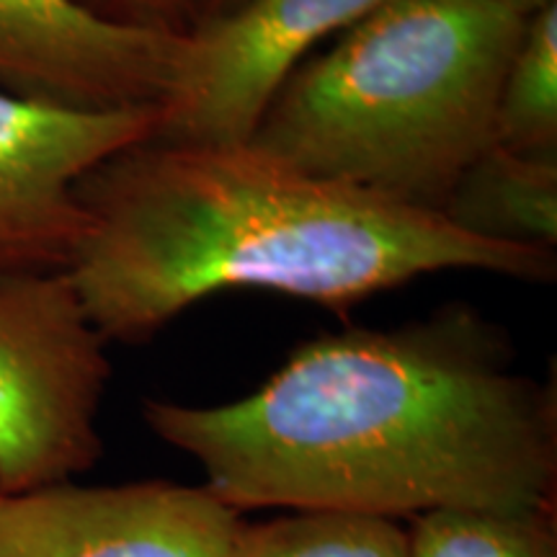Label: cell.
Returning a JSON list of instances; mask_svg holds the SVG:
<instances>
[{
    "instance_id": "4fadbf2b",
    "label": "cell",
    "mask_w": 557,
    "mask_h": 557,
    "mask_svg": "<svg viewBox=\"0 0 557 557\" xmlns=\"http://www.w3.org/2000/svg\"><path fill=\"white\" fill-rule=\"evenodd\" d=\"M96 16L139 29L186 34L197 16L199 0H81Z\"/></svg>"
},
{
    "instance_id": "9a60e30c",
    "label": "cell",
    "mask_w": 557,
    "mask_h": 557,
    "mask_svg": "<svg viewBox=\"0 0 557 557\" xmlns=\"http://www.w3.org/2000/svg\"><path fill=\"white\" fill-rule=\"evenodd\" d=\"M235 3H240V0H199L197 5V16H194V24L201 18H209V16H218V13L233 9ZM191 24V26H194Z\"/></svg>"
},
{
    "instance_id": "7a4b0ae2",
    "label": "cell",
    "mask_w": 557,
    "mask_h": 557,
    "mask_svg": "<svg viewBox=\"0 0 557 557\" xmlns=\"http://www.w3.org/2000/svg\"><path fill=\"white\" fill-rule=\"evenodd\" d=\"M70 261L107 341L145 344L201 299L269 289L338 315L438 271L553 282L557 253L462 233L442 214L305 176L250 143L143 139L75 186Z\"/></svg>"
},
{
    "instance_id": "9c48e42d",
    "label": "cell",
    "mask_w": 557,
    "mask_h": 557,
    "mask_svg": "<svg viewBox=\"0 0 557 557\" xmlns=\"http://www.w3.org/2000/svg\"><path fill=\"white\" fill-rule=\"evenodd\" d=\"M442 218L475 238L555 250L557 152L491 145L459 176Z\"/></svg>"
},
{
    "instance_id": "5bb4252c",
    "label": "cell",
    "mask_w": 557,
    "mask_h": 557,
    "mask_svg": "<svg viewBox=\"0 0 557 557\" xmlns=\"http://www.w3.org/2000/svg\"><path fill=\"white\" fill-rule=\"evenodd\" d=\"M491 3H498L511 13H519V16L529 18L532 13H537L540 9H545V5H549V3H555V0H491Z\"/></svg>"
},
{
    "instance_id": "8fae6325",
    "label": "cell",
    "mask_w": 557,
    "mask_h": 557,
    "mask_svg": "<svg viewBox=\"0 0 557 557\" xmlns=\"http://www.w3.org/2000/svg\"><path fill=\"white\" fill-rule=\"evenodd\" d=\"M235 557H410L408 527L369 513L289 508L243 527Z\"/></svg>"
},
{
    "instance_id": "277c9868",
    "label": "cell",
    "mask_w": 557,
    "mask_h": 557,
    "mask_svg": "<svg viewBox=\"0 0 557 557\" xmlns=\"http://www.w3.org/2000/svg\"><path fill=\"white\" fill-rule=\"evenodd\" d=\"M107 344L65 269L0 274V496L99 462Z\"/></svg>"
},
{
    "instance_id": "6da1fadb",
    "label": "cell",
    "mask_w": 557,
    "mask_h": 557,
    "mask_svg": "<svg viewBox=\"0 0 557 557\" xmlns=\"http://www.w3.org/2000/svg\"><path fill=\"white\" fill-rule=\"evenodd\" d=\"M143 416L240 513L557 508L555 382L519 372L508 333L465 302L320 333L246 398L145 400Z\"/></svg>"
},
{
    "instance_id": "7c38bea8",
    "label": "cell",
    "mask_w": 557,
    "mask_h": 557,
    "mask_svg": "<svg viewBox=\"0 0 557 557\" xmlns=\"http://www.w3.org/2000/svg\"><path fill=\"white\" fill-rule=\"evenodd\" d=\"M410 557H557V508L408 519Z\"/></svg>"
},
{
    "instance_id": "30bf717a",
    "label": "cell",
    "mask_w": 557,
    "mask_h": 557,
    "mask_svg": "<svg viewBox=\"0 0 557 557\" xmlns=\"http://www.w3.org/2000/svg\"><path fill=\"white\" fill-rule=\"evenodd\" d=\"M493 145L557 152V0L527 18L498 90Z\"/></svg>"
},
{
    "instance_id": "8992f818",
    "label": "cell",
    "mask_w": 557,
    "mask_h": 557,
    "mask_svg": "<svg viewBox=\"0 0 557 557\" xmlns=\"http://www.w3.org/2000/svg\"><path fill=\"white\" fill-rule=\"evenodd\" d=\"M156 129L158 109L78 111L0 90V274L67 271L88 233L78 181Z\"/></svg>"
},
{
    "instance_id": "5b68a950",
    "label": "cell",
    "mask_w": 557,
    "mask_h": 557,
    "mask_svg": "<svg viewBox=\"0 0 557 557\" xmlns=\"http://www.w3.org/2000/svg\"><path fill=\"white\" fill-rule=\"evenodd\" d=\"M389 0H240L186 32L189 54L158 111L160 143H248L299 62Z\"/></svg>"
},
{
    "instance_id": "ba28073f",
    "label": "cell",
    "mask_w": 557,
    "mask_h": 557,
    "mask_svg": "<svg viewBox=\"0 0 557 557\" xmlns=\"http://www.w3.org/2000/svg\"><path fill=\"white\" fill-rule=\"evenodd\" d=\"M243 527L205 485L165 480L0 496V557H235Z\"/></svg>"
},
{
    "instance_id": "3957f363",
    "label": "cell",
    "mask_w": 557,
    "mask_h": 557,
    "mask_svg": "<svg viewBox=\"0 0 557 557\" xmlns=\"http://www.w3.org/2000/svg\"><path fill=\"white\" fill-rule=\"evenodd\" d=\"M524 26L491 0H389L292 70L248 143L305 176L442 214L493 145Z\"/></svg>"
},
{
    "instance_id": "52a82bcc",
    "label": "cell",
    "mask_w": 557,
    "mask_h": 557,
    "mask_svg": "<svg viewBox=\"0 0 557 557\" xmlns=\"http://www.w3.org/2000/svg\"><path fill=\"white\" fill-rule=\"evenodd\" d=\"M186 34L96 16L81 0H0V90L78 111L163 109Z\"/></svg>"
}]
</instances>
